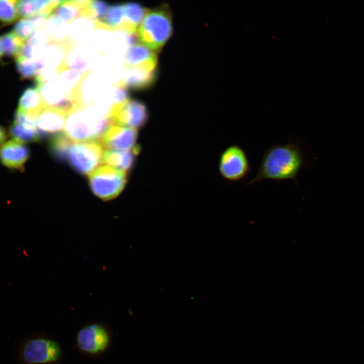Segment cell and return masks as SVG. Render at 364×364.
Segmentation results:
<instances>
[{"instance_id":"cell-1","label":"cell","mask_w":364,"mask_h":364,"mask_svg":"<svg viewBox=\"0 0 364 364\" xmlns=\"http://www.w3.org/2000/svg\"><path fill=\"white\" fill-rule=\"evenodd\" d=\"M306 162L304 151L298 143L275 144L264 152L256 174L246 185L264 180L296 181Z\"/></svg>"},{"instance_id":"cell-2","label":"cell","mask_w":364,"mask_h":364,"mask_svg":"<svg viewBox=\"0 0 364 364\" xmlns=\"http://www.w3.org/2000/svg\"><path fill=\"white\" fill-rule=\"evenodd\" d=\"M112 119L101 116L89 107L75 106L68 113L65 134L73 142H100Z\"/></svg>"},{"instance_id":"cell-3","label":"cell","mask_w":364,"mask_h":364,"mask_svg":"<svg viewBox=\"0 0 364 364\" xmlns=\"http://www.w3.org/2000/svg\"><path fill=\"white\" fill-rule=\"evenodd\" d=\"M171 15L166 6L149 10L140 26L136 34L141 43L157 52L164 45L172 33Z\"/></svg>"},{"instance_id":"cell-4","label":"cell","mask_w":364,"mask_h":364,"mask_svg":"<svg viewBox=\"0 0 364 364\" xmlns=\"http://www.w3.org/2000/svg\"><path fill=\"white\" fill-rule=\"evenodd\" d=\"M127 181V172L102 165L88 175V184L93 193L106 201L112 200L124 189Z\"/></svg>"},{"instance_id":"cell-5","label":"cell","mask_w":364,"mask_h":364,"mask_svg":"<svg viewBox=\"0 0 364 364\" xmlns=\"http://www.w3.org/2000/svg\"><path fill=\"white\" fill-rule=\"evenodd\" d=\"M103 149L99 142L74 143L69 151L67 161L77 173L88 176L102 162Z\"/></svg>"},{"instance_id":"cell-6","label":"cell","mask_w":364,"mask_h":364,"mask_svg":"<svg viewBox=\"0 0 364 364\" xmlns=\"http://www.w3.org/2000/svg\"><path fill=\"white\" fill-rule=\"evenodd\" d=\"M218 168L223 178L237 181L245 178L250 172V163L245 150L239 145L234 144L222 152Z\"/></svg>"},{"instance_id":"cell-7","label":"cell","mask_w":364,"mask_h":364,"mask_svg":"<svg viewBox=\"0 0 364 364\" xmlns=\"http://www.w3.org/2000/svg\"><path fill=\"white\" fill-rule=\"evenodd\" d=\"M61 354L59 345L55 341L37 338L30 340L25 344L22 355L26 362L40 364L57 360Z\"/></svg>"},{"instance_id":"cell-8","label":"cell","mask_w":364,"mask_h":364,"mask_svg":"<svg viewBox=\"0 0 364 364\" xmlns=\"http://www.w3.org/2000/svg\"><path fill=\"white\" fill-rule=\"evenodd\" d=\"M79 349L86 353L96 354L108 347L110 336L107 330L99 324H92L81 329L76 335Z\"/></svg>"},{"instance_id":"cell-9","label":"cell","mask_w":364,"mask_h":364,"mask_svg":"<svg viewBox=\"0 0 364 364\" xmlns=\"http://www.w3.org/2000/svg\"><path fill=\"white\" fill-rule=\"evenodd\" d=\"M108 87L102 79L92 71L84 72L75 95L76 106L92 107Z\"/></svg>"},{"instance_id":"cell-10","label":"cell","mask_w":364,"mask_h":364,"mask_svg":"<svg viewBox=\"0 0 364 364\" xmlns=\"http://www.w3.org/2000/svg\"><path fill=\"white\" fill-rule=\"evenodd\" d=\"M137 138L136 129L113 124L106 130L100 142L108 150L123 151L133 148Z\"/></svg>"},{"instance_id":"cell-11","label":"cell","mask_w":364,"mask_h":364,"mask_svg":"<svg viewBox=\"0 0 364 364\" xmlns=\"http://www.w3.org/2000/svg\"><path fill=\"white\" fill-rule=\"evenodd\" d=\"M38 116L16 110L9 130L13 140L23 144L39 141L41 136L36 126Z\"/></svg>"},{"instance_id":"cell-12","label":"cell","mask_w":364,"mask_h":364,"mask_svg":"<svg viewBox=\"0 0 364 364\" xmlns=\"http://www.w3.org/2000/svg\"><path fill=\"white\" fill-rule=\"evenodd\" d=\"M148 118V111L143 103L136 100H129L114 116L113 123L138 129L146 124Z\"/></svg>"},{"instance_id":"cell-13","label":"cell","mask_w":364,"mask_h":364,"mask_svg":"<svg viewBox=\"0 0 364 364\" xmlns=\"http://www.w3.org/2000/svg\"><path fill=\"white\" fill-rule=\"evenodd\" d=\"M124 70L123 58L106 55L98 60L90 71L111 86L119 84Z\"/></svg>"},{"instance_id":"cell-14","label":"cell","mask_w":364,"mask_h":364,"mask_svg":"<svg viewBox=\"0 0 364 364\" xmlns=\"http://www.w3.org/2000/svg\"><path fill=\"white\" fill-rule=\"evenodd\" d=\"M67 114V112L56 108L43 109L36 121L37 128L41 138L61 133L65 127Z\"/></svg>"},{"instance_id":"cell-15","label":"cell","mask_w":364,"mask_h":364,"mask_svg":"<svg viewBox=\"0 0 364 364\" xmlns=\"http://www.w3.org/2000/svg\"><path fill=\"white\" fill-rule=\"evenodd\" d=\"M45 108H52L64 110L67 113L74 106L73 98L61 91L54 81L37 85Z\"/></svg>"},{"instance_id":"cell-16","label":"cell","mask_w":364,"mask_h":364,"mask_svg":"<svg viewBox=\"0 0 364 364\" xmlns=\"http://www.w3.org/2000/svg\"><path fill=\"white\" fill-rule=\"evenodd\" d=\"M29 155V149L26 146L13 140L0 146V161L11 169L23 168Z\"/></svg>"},{"instance_id":"cell-17","label":"cell","mask_w":364,"mask_h":364,"mask_svg":"<svg viewBox=\"0 0 364 364\" xmlns=\"http://www.w3.org/2000/svg\"><path fill=\"white\" fill-rule=\"evenodd\" d=\"M100 58L83 43L73 45L68 50L66 65L67 69L83 72L90 71Z\"/></svg>"},{"instance_id":"cell-18","label":"cell","mask_w":364,"mask_h":364,"mask_svg":"<svg viewBox=\"0 0 364 364\" xmlns=\"http://www.w3.org/2000/svg\"><path fill=\"white\" fill-rule=\"evenodd\" d=\"M123 78L118 85L133 90L145 89L152 85L155 79V71L141 66L124 67Z\"/></svg>"},{"instance_id":"cell-19","label":"cell","mask_w":364,"mask_h":364,"mask_svg":"<svg viewBox=\"0 0 364 364\" xmlns=\"http://www.w3.org/2000/svg\"><path fill=\"white\" fill-rule=\"evenodd\" d=\"M124 67L139 66L155 71L157 58L154 51L142 43L132 46L123 57Z\"/></svg>"},{"instance_id":"cell-20","label":"cell","mask_w":364,"mask_h":364,"mask_svg":"<svg viewBox=\"0 0 364 364\" xmlns=\"http://www.w3.org/2000/svg\"><path fill=\"white\" fill-rule=\"evenodd\" d=\"M140 150V147L138 145H135L132 149L127 150L106 149L103 153L102 162L127 172L133 167Z\"/></svg>"},{"instance_id":"cell-21","label":"cell","mask_w":364,"mask_h":364,"mask_svg":"<svg viewBox=\"0 0 364 364\" xmlns=\"http://www.w3.org/2000/svg\"><path fill=\"white\" fill-rule=\"evenodd\" d=\"M138 40L136 32L131 33L122 31H112L106 55L123 58Z\"/></svg>"},{"instance_id":"cell-22","label":"cell","mask_w":364,"mask_h":364,"mask_svg":"<svg viewBox=\"0 0 364 364\" xmlns=\"http://www.w3.org/2000/svg\"><path fill=\"white\" fill-rule=\"evenodd\" d=\"M97 21L79 16L69 25L68 40L74 45L83 43L95 30Z\"/></svg>"},{"instance_id":"cell-23","label":"cell","mask_w":364,"mask_h":364,"mask_svg":"<svg viewBox=\"0 0 364 364\" xmlns=\"http://www.w3.org/2000/svg\"><path fill=\"white\" fill-rule=\"evenodd\" d=\"M45 109L41 95L37 87H29L22 94L17 110L38 115Z\"/></svg>"},{"instance_id":"cell-24","label":"cell","mask_w":364,"mask_h":364,"mask_svg":"<svg viewBox=\"0 0 364 364\" xmlns=\"http://www.w3.org/2000/svg\"><path fill=\"white\" fill-rule=\"evenodd\" d=\"M125 20L121 30L134 33L149 12V10L136 3H127L123 5Z\"/></svg>"},{"instance_id":"cell-25","label":"cell","mask_w":364,"mask_h":364,"mask_svg":"<svg viewBox=\"0 0 364 364\" xmlns=\"http://www.w3.org/2000/svg\"><path fill=\"white\" fill-rule=\"evenodd\" d=\"M112 32L103 27H97L83 43L93 52L102 57L107 53Z\"/></svg>"},{"instance_id":"cell-26","label":"cell","mask_w":364,"mask_h":364,"mask_svg":"<svg viewBox=\"0 0 364 364\" xmlns=\"http://www.w3.org/2000/svg\"><path fill=\"white\" fill-rule=\"evenodd\" d=\"M83 72L76 70L65 69L60 73L54 82L61 91L75 101L77 89Z\"/></svg>"},{"instance_id":"cell-27","label":"cell","mask_w":364,"mask_h":364,"mask_svg":"<svg viewBox=\"0 0 364 364\" xmlns=\"http://www.w3.org/2000/svg\"><path fill=\"white\" fill-rule=\"evenodd\" d=\"M69 24L51 14L46 23L44 29L50 42L64 43L67 40Z\"/></svg>"},{"instance_id":"cell-28","label":"cell","mask_w":364,"mask_h":364,"mask_svg":"<svg viewBox=\"0 0 364 364\" xmlns=\"http://www.w3.org/2000/svg\"><path fill=\"white\" fill-rule=\"evenodd\" d=\"M91 1H63L52 14L69 24L79 16L81 11Z\"/></svg>"},{"instance_id":"cell-29","label":"cell","mask_w":364,"mask_h":364,"mask_svg":"<svg viewBox=\"0 0 364 364\" xmlns=\"http://www.w3.org/2000/svg\"><path fill=\"white\" fill-rule=\"evenodd\" d=\"M73 144V142L65 133L61 132L53 135L51 139L49 144V151L58 161L66 162Z\"/></svg>"},{"instance_id":"cell-30","label":"cell","mask_w":364,"mask_h":364,"mask_svg":"<svg viewBox=\"0 0 364 364\" xmlns=\"http://www.w3.org/2000/svg\"><path fill=\"white\" fill-rule=\"evenodd\" d=\"M49 2L47 0L18 1L19 15L23 18H31L37 15H48Z\"/></svg>"},{"instance_id":"cell-31","label":"cell","mask_w":364,"mask_h":364,"mask_svg":"<svg viewBox=\"0 0 364 364\" xmlns=\"http://www.w3.org/2000/svg\"><path fill=\"white\" fill-rule=\"evenodd\" d=\"M125 19L123 5L110 6L103 19L100 22L112 31H118Z\"/></svg>"},{"instance_id":"cell-32","label":"cell","mask_w":364,"mask_h":364,"mask_svg":"<svg viewBox=\"0 0 364 364\" xmlns=\"http://www.w3.org/2000/svg\"><path fill=\"white\" fill-rule=\"evenodd\" d=\"M1 37L4 53L9 57L16 58L20 55L25 41L13 31L7 32Z\"/></svg>"},{"instance_id":"cell-33","label":"cell","mask_w":364,"mask_h":364,"mask_svg":"<svg viewBox=\"0 0 364 364\" xmlns=\"http://www.w3.org/2000/svg\"><path fill=\"white\" fill-rule=\"evenodd\" d=\"M15 59L17 70L22 79L35 78L40 69L37 62L21 55Z\"/></svg>"},{"instance_id":"cell-34","label":"cell","mask_w":364,"mask_h":364,"mask_svg":"<svg viewBox=\"0 0 364 364\" xmlns=\"http://www.w3.org/2000/svg\"><path fill=\"white\" fill-rule=\"evenodd\" d=\"M18 1L0 0V23L8 25L15 23L19 18Z\"/></svg>"},{"instance_id":"cell-35","label":"cell","mask_w":364,"mask_h":364,"mask_svg":"<svg viewBox=\"0 0 364 364\" xmlns=\"http://www.w3.org/2000/svg\"><path fill=\"white\" fill-rule=\"evenodd\" d=\"M108 4L103 1H93L80 12L79 16L85 17L95 21H100L105 15Z\"/></svg>"},{"instance_id":"cell-36","label":"cell","mask_w":364,"mask_h":364,"mask_svg":"<svg viewBox=\"0 0 364 364\" xmlns=\"http://www.w3.org/2000/svg\"><path fill=\"white\" fill-rule=\"evenodd\" d=\"M12 31L25 41L35 31V29L30 18H23L17 22Z\"/></svg>"},{"instance_id":"cell-37","label":"cell","mask_w":364,"mask_h":364,"mask_svg":"<svg viewBox=\"0 0 364 364\" xmlns=\"http://www.w3.org/2000/svg\"><path fill=\"white\" fill-rule=\"evenodd\" d=\"M63 70L60 68L42 67L35 77L36 85H40L54 81Z\"/></svg>"},{"instance_id":"cell-38","label":"cell","mask_w":364,"mask_h":364,"mask_svg":"<svg viewBox=\"0 0 364 364\" xmlns=\"http://www.w3.org/2000/svg\"><path fill=\"white\" fill-rule=\"evenodd\" d=\"M7 138V132L5 128L0 125V145L4 143Z\"/></svg>"},{"instance_id":"cell-39","label":"cell","mask_w":364,"mask_h":364,"mask_svg":"<svg viewBox=\"0 0 364 364\" xmlns=\"http://www.w3.org/2000/svg\"><path fill=\"white\" fill-rule=\"evenodd\" d=\"M4 54V51L1 41V37H0V59L2 58Z\"/></svg>"}]
</instances>
